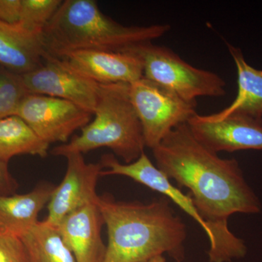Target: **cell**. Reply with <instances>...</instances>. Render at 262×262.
I'll return each mask as SVG.
<instances>
[{"label": "cell", "mask_w": 262, "mask_h": 262, "mask_svg": "<svg viewBox=\"0 0 262 262\" xmlns=\"http://www.w3.org/2000/svg\"><path fill=\"white\" fill-rule=\"evenodd\" d=\"M152 152L157 168L179 188L189 189L196 211L211 232L208 261L231 262L244 258L247 246L229 229V218L235 213L257 214L262 207L238 161L221 158L202 145L187 123L175 127Z\"/></svg>", "instance_id": "6da1fadb"}, {"label": "cell", "mask_w": 262, "mask_h": 262, "mask_svg": "<svg viewBox=\"0 0 262 262\" xmlns=\"http://www.w3.org/2000/svg\"><path fill=\"white\" fill-rule=\"evenodd\" d=\"M96 205L107 229L103 262H147L165 253L184 261L187 227L166 196L142 203L102 195Z\"/></svg>", "instance_id": "7a4b0ae2"}, {"label": "cell", "mask_w": 262, "mask_h": 262, "mask_svg": "<svg viewBox=\"0 0 262 262\" xmlns=\"http://www.w3.org/2000/svg\"><path fill=\"white\" fill-rule=\"evenodd\" d=\"M170 29L169 24L125 26L101 12L94 0H65L43 32L48 54L60 58L85 50L122 52L151 42Z\"/></svg>", "instance_id": "3957f363"}, {"label": "cell", "mask_w": 262, "mask_h": 262, "mask_svg": "<svg viewBox=\"0 0 262 262\" xmlns=\"http://www.w3.org/2000/svg\"><path fill=\"white\" fill-rule=\"evenodd\" d=\"M94 120L67 144L53 148L51 154L65 157L108 148L128 164L139 159L146 145L140 120L129 96V84H100Z\"/></svg>", "instance_id": "277c9868"}, {"label": "cell", "mask_w": 262, "mask_h": 262, "mask_svg": "<svg viewBox=\"0 0 262 262\" xmlns=\"http://www.w3.org/2000/svg\"><path fill=\"white\" fill-rule=\"evenodd\" d=\"M123 51L140 60L144 77L173 91L187 101L225 96L226 82L220 75L189 64L165 46L146 42Z\"/></svg>", "instance_id": "5b68a950"}, {"label": "cell", "mask_w": 262, "mask_h": 262, "mask_svg": "<svg viewBox=\"0 0 262 262\" xmlns=\"http://www.w3.org/2000/svg\"><path fill=\"white\" fill-rule=\"evenodd\" d=\"M129 96L140 120L146 147L151 150L175 127L196 115V101H187L145 77L129 84Z\"/></svg>", "instance_id": "8992f818"}, {"label": "cell", "mask_w": 262, "mask_h": 262, "mask_svg": "<svg viewBox=\"0 0 262 262\" xmlns=\"http://www.w3.org/2000/svg\"><path fill=\"white\" fill-rule=\"evenodd\" d=\"M16 115L28 124L39 139L51 145L56 142L67 144L74 132L91 122L93 114L61 98L29 94Z\"/></svg>", "instance_id": "52a82bcc"}, {"label": "cell", "mask_w": 262, "mask_h": 262, "mask_svg": "<svg viewBox=\"0 0 262 262\" xmlns=\"http://www.w3.org/2000/svg\"><path fill=\"white\" fill-rule=\"evenodd\" d=\"M22 77L29 94L61 98L94 114L100 84L80 75L60 58L49 55L42 65Z\"/></svg>", "instance_id": "ba28073f"}, {"label": "cell", "mask_w": 262, "mask_h": 262, "mask_svg": "<svg viewBox=\"0 0 262 262\" xmlns=\"http://www.w3.org/2000/svg\"><path fill=\"white\" fill-rule=\"evenodd\" d=\"M187 125L196 140L216 154L262 150V119L239 114L221 118L196 114Z\"/></svg>", "instance_id": "9c48e42d"}, {"label": "cell", "mask_w": 262, "mask_h": 262, "mask_svg": "<svg viewBox=\"0 0 262 262\" xmlns=\"http://www.w3.org/2000/svg\"><path fill=\"white\" fill-rule=\"evenodd\" d=\"M65 158L67 171L53 190L44 220L55 228L71 213L88 205L96 204L99 196L96 186L103 170L101 163H87L80 153H72Z\"/></svg>", "instance_id": "30bf717a"}, {"label": "cell", "mask_w": 262, "mask_h": 262, "mask_svg": "<svg viewBox=\"0 0 262 262\" xmlns=\"http://www.w3.org/2000/svg\"><path fill=\"white\" fill-rule=\"evenodd\" d=\"M58 58L98 84H130L144 77L140 60L127 52L85 50L70 52Z\"/></svg>", "instance_id": "8fae6325"}, {"label": "cell", "mask_w": 262, "mask_h": 262, "mask_svg": "<svg viewBox=\"0 0 262 262\" xmlns=\"http://www.w3.org/2000/svg\"><path fill=\"white\" fill-rule=\"evenodd\" d=\"M104 225L96 204H90L71 213L56 227L76 262H103L106 245L101 237Z\"/></svg>", "instance_id": "7c38bea8"}, {"label": "cell", "mask_w": 262, "mask_h": 262, "mask_svg": "<svg viewBox=\"0 0 262 262\" xmlns=\"http://www.w3.org/2000/svg\"><path fill=\"white\" fill-rule=\"evenodd\" d=\"M49 56L43 34L31 32L20 24L0 21V66L24 75L42 65Z\"/></svg>", "instance_id": "4fadbf2b"}, {"label": "cell", "mask_w": 262, "mask_h": 262, "mask_svg": "<svg viewBox=\"0 0 262 262\" xmlns=\"http://www.w3.org/2000/svg\"><path fill=\"white\" fill-rule=\"evenodd\" d=\"M56 186L38 184L31 192L0 194V234L20 237L39 222L38 215L48 206Z\"/></svg>", "instance_id": "5bb4252c"}, {"label": "cell", "mask_w": 262, "mask_h": 262, "mask_svg": "<svg viewBox=\"0 0 262 262\" xmlns=\"http://www.w3.org/2000/svg\"><path fill=\"white\" fill-rule=\"evenodd\" d=\"M229 53L233 58L237 71V94L233 102L211 117L221 118L232 115H246L262 119V70L248 64L239 48L227 43Z\"/></svg>", "instance_id": "9a60e30c"}, {"label": "cell", "mask_w": 262, "mask_h": 262, "mask_svg": "<svg viewBox=\"0 0 262 262\" xmlns=\"http://www.w3.org/2000/svg\"><path fill=\"white\" fill-rule=\"evenodd\" d=\"M49 146L18 115L0 119V160L2 161L8 163L13 157L20 155L46 158L48 155Z\"/></svg>", "instance_id": "2e32d148"}, {"label": "cell", "mask_w": 262, "mask_h": 262, "mask_svg": "<svg viewBox=\"0 0 262 262\" xmlns=\"http://www.w3.org/2000/svg\"><path fill=\"white\" fill-rule=\"evenodd\" d=\"M30 262H76L55 227L39 221L20 236Z\"/></svg>", "instance_id": "e0dca14e"}, {"label": "cell", "mask_w": 262, "mask_h": 262, "mask_svg": "<svg viewBox=\"0 0 262 262\" xmlns=\"http://www.w3.org/2000/svg\"><path fill=\"white\" fill-rule=\"evenodd\" d=\"M29 94L22 75L0 66V119L16 115Z\"/></svg>", "instance_id": "ac0fdd59"}, {"label": "cell", "mask_w": 262, "mask_h": 262, "mask_svg": "<svg viewBox=\"0 0 262 262\" xmlns=\"http://www.w3.org/2000/svg\"><path fill=\"white\" fill-rule=\"evenodd\" d=\"M61 0H21L18 24L31 32L43 34Z\"/></svg>", "instance_id": "d6986e66"}, {"label": "cell", "mask_w": 262, "mask_h": 262, "mask_svg": "<svg viewBox=\"0 0 262 262\" xmlns=\"http://www.w3.org/2000/svg\"><path fill=\"white\" fill-rule=\"evenodd\" d=\"M0 262H30L20 237L0 234Z\"/></svg>", "instance_id": "ffe728a7"}, {"label": "cell", "mask_w": 262, "mask_h": 262, "mask_svg": "<svg viewBox=\"0 0 262 262\" xmlns=\"http://www.w3.org/2000/svg\"><path fill=\"white\" fill-rule=\"evenodd\" d=\"M21 0H0V21L18 24L20 18Z\"/></svg>", "instance_id": "44dd1931"}, {"label": "cell", "mask_w": 262, "mask_h": 262, "mask_svg": "<svg viewBox=\"0 0 262 262\" xmlns=\"http://www.w3.org/2000/svg\"><path fill=\"white\" fill-rule=\"evenodd\" d=\"M18 184L8 170V163L0 160V194L10 195L15 194Z\"/></svg>", "instance_id": "7402d4cb"}, {"label": "cell", "mask_w": 262, "mask_h": 262, "mask_svg": "<svg viewBox=\"0 0 262 262\" xmlns=\"http://www.w3.org/2000/svg\"><path fill=\"white\" fill-rule=\"evenodd\" d=\"M147 262H166V259H165V256H157L152 259L149 260Z\"/></svg>", "instance_id": "603a6c76"}, {"label": "cell", "mask_w": 262, "mask_h": 262, "mask_svg": "<svg viewBox=\"0 0 262 262\" xmlns=\"http://www.w3.org/2000/svg\"><path fill=\"white\" fill-rule=\"evenodd\" d=\"M175 262H184V261H175Z\"/></svg>", "instance_id": "cb8c5ba5"}]
</instances>
